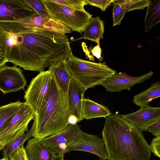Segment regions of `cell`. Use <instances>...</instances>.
<instances>
[{"instance_id":"9c48e42d","label":"cell","mask_w":160,"mask_h":160,"mask_svg":"<svg viewBox=\"0 0 160 160\" xmlns=\"http://www.w3.org/2000/svg\"><path fill=\"white\" fill-rule=\"evenodd\" d=\"M37 15L24 0H0V22H20Z\"/></svg>"},{"instance_id":"7402d4cb","label":"cell","mask_w":160,"mask_h":160,"mask_svg":"<svg viewBox=\"0 0 160 160\" xmlns=\"http://www.w3.org/2000/svg\"><path fill=\"white\" fill-rule=\"evenodd\" d=\"M24 103L18 101L0 107V132L6 127Z\"/></svg>"},{"instance_id":"7a4b0ae2","label":"cell","mask_w":160,"mask_h":160,"mask_svg":"<svg viewBox=\"0 0 160 160\" xmlns=\"http://www.w3.org/2000/svg\"><path fill=\"white\" fill-rule=\"evenodd\" d=\"M102 139L108 160H149L151 151L142 132L120 114L105 118Z\"/></svg>"},{"instance_id":"d6a6232c","label":"cell","mask_w":160,"mask_h":160,"mask_svg":"<svg viewBox=\"0 0 160 160\" xmlns=\"http://www.w3.org/2000/svg\"><path fill=\"white\" fill-rule=\"evenodd\" d=\"M89 50L92 55L97 58L100 62L103 60V57L101 56L102 50L99 45H97L93 47L91 46L89 48Z\"/></svg>"},{"instance_id":"e575fe53","label":"cell","mask_w":160,"mask_h":160,"mask_svg":"<svg viewBox=\"0 0 160 160\" xmlns=\"http://www.w3.org/2000/svg\"><path fill=\"white\" fill-rule=\"evenodd\" d=\"M0 160H10L9 158H4L1 159Z\"/></svg>"},{"instance_id":"9a60e30c","label":"cell","mask_w":160,"mask_h":160,"mask_svg":"<svg viewBox=\"0 0 160 160\" xmlns=\"http://www.w3.org/2000/svg\"><path fill=\"white\" fill-rule=\"evenodd\" d=\"M20 22L27 27L30 28L56 31L65 33L71 32L69 28L48 17L37 15Z\"/></svg>"},{"instance_id":"277c9868","label":"cell","mask_w":160,"mask_h":160,"mask_svg":"<svg viewBox=\"0 0 160 160\" xmlns=\"http://www.w3.org/2000/svg\"><path fill=\"white\" fill-rule=\"evenodd\" d=\"M66 64L73 79L86 90L101 85L116 72L106 62L98 63L83 60L72 52L66 60Z\"/></svg>"},{"instance_id":"8992f818","label":"cell","mask_w":160,"mask_h":160,"mask_svg":"<svg viewBox=\"0 0 160 160\" xmlns=\"http://www.w3.org/2000/svg\"><path fill=\"white\" fill-rule=\"evenodd\" d=\"M34 118V113L24 102L0 132V151L6 144L24 134L29 122Z\"/></svg>"},{"instance_id":"1f68e13d","label":"cell","mask_w":160,"mask_h":160,"mask_svg":"<svg viewBox=\"0 0 160 160\" xmlns=\"http://www.w3.org/2000/svg\"><path fill=\"white\" fill-rule=\"evenodd\" d=\"M151 152L158 158L160 157V136L155 137L149 145Z\"/></svg>"},{"instance_id":"8fae6325","label":"cell","mask_w":160,"mask_h":160,"mask_svg":"<svg viewBox=\"0 0 160 160\" xmlns=\"http://www.w3.org/2000/svg\"><path fill=\"white\" fill-rule=\"evenodd\" d=\"M27 83L22 70L17 66L0 67V90L4 94L23 89Z\"/></svg>"},{"instance_id":"30bf717a","label":"cell","mask_w":160,"mask_h":160,"mask_svg":"<svg viewBox=\"0 0 160 160\" xmlns=\"http://www.w3.org/2000/svg\"><path fill=\"white\" fill-rule=\"evenodd\" d=\"M74 151L94 154L98 156L99 160L108 159V153L102 139L83 132L80 137L68 147L67 153Z\"/></svg>"},{"instance_id":"5b68a950","label":"cell","mask_w":160,"mask_h":160,"mask_svg":"<svg viewBox=\"0 0 160 160\" xmlns=\"http://www.w3.org/2000/svg\"><path fill=\"white\" fill-rule=\"evenodd\" d=\"M42 2L49 18L73 31L82 33L92 18V15L85 10L74 9L52 0H42Z\"/></svg>"},{"instance_id":"2e32d148","label":"cell","mask_w":160,"mask_h":160,"mask_svg":"<svg viewBox=\"0 0 160 160\" xmlns=\"http://www.w3.org/2000/svg\"><path fill=\"white\" fill-rule=\"evenodd\" d=\"M24 148L29 160H53L56 155L36 138L28 140Z\"/></svg>"},{"instance_id":"603a6c76","label":"cell","mask_w":160,"mask_h":160,"mask_svg":"<svg viewBox=\"0 0 160 160\" xmlns=\"http://www.w3.org/2000/svg\"><path fill=\"white\" fill-rule=\"evenodd\" d=\"M35 128V123L34 121L31 128L28 132L6 144L2 149L3 157L9 158L10 155L18 147L23 145L26 140L33 137Z\"/></svg>"},{"instance_id":"4dcf8cb0","label":"cell","mask_w":160,"mask_h":160,"mask_svg":"<svg viewBox=\"0 0 160 160\" xmlns=\"http://www.w3.org/2000/svg\"><path fill=\"white\" fill-rule=\"evenodd\" d=\"M144 131L151 132L155 137L160 136V118L147 125Z\"/></svg>"},{"instance_id":"83f0119b","label":"cell","mask_w":160,"mask_h":160,"mask_svg":"<svg viewBox=\"0 0 160 160\" xmlns=\"http://www.w3.org/2000/svg\"><path fill=\"white\" fill-rule=\"evenodd\" d=\"M6 42L5 35L0 31V67L5 65L7 62Z\"/></svg>"},{"instance_id":"cb8c5ba5","label":"cell","mask_w":160,"mask_h":160,"mask_svg":"<svg viewBox=\"0 0 160 160\" xmlns=\"http://www.w3.org/2000/svg\"><path fill=\"white\" fill-rule=\"evenodd\" d=\"M112 9L113 26L119 25L124 15L127 12L126 4L123 0H115Z\"/></svg>"},{"instance_id":"d6986e66","label":"cell","mask_w":160,"mask_h":160,"mask_svg":"<svg viewBox=\"0 0 160 160\" xmlns=\"http://www.w3.org/2000/svg\"><path fill=\"white\" fill-rule=\"evenodd\" d=\"M104 31L103 22L99 16L92 18L85 28L83 35L78 39H83L94 41L100 45Z\"/></svg>"},{"instance_id":"e0dca14e","label":"cell","mask_w":160,"mask_h":160,"mask_svg":"<svg viewBox=\"0 0 160 160\" xmlns=\"http://www.w3.org/2000/svg\"><path fill=\"white\" fill-rule=\"evenodd\" d=\"M48 70L54 76L60 87L67 94L70 82L73 78L67 68L66 60L53 63L49 67Z\"/></svg>"},{"instance_id":"3957f363","label":"cell","mask_w":160,"mask_h":160,"mask_svg":"<svg viewBox=\"0 0 160 160\" xmlns=\"http://www.w3.org/2000/svg\"><path fill=\"white\" fill-rule=\"evenodd\" d=\"M72 115L68 94L60 87L52 74L47 99L39 111L35 114L33 138L41 139L63 130L69 124Z\"/></svg>"},{"instance_id":"44dd1931","label":"cell","mask_w":160,"mask_h":160,"mask_svg":"<svg viewBox=\"0 0 160 160\" xmlns=\"http://www.w3.org/2000/svg\"><path fill=\"white\" fill-rule=\"evenodd\" d=\"M146 15L144 19L145 32L150 30L160 21V0H150L147 7Z\"/></svg>"},{"instance_id":"5bb4252c","label":"cell","mask_w":160,"mask_h":160,"mask_svg":"<svg viewBox=\"0 0 160 160\" xmlns=\"http://www.w3.org/2000/svg\"><path fill=\"white\" fill-rule=\"evenodd\" d=\"M86 89L73 79L70 82L67 93L69 103L72 115L77 122L83 120L82 111L84 94Z\"/></svg>"},{"instance_id":"ac0fdd59","label":"cell","mask_w":160,"mask_h":160,"mask_svg":"<svg viewBox=\"0 0 160 160\" xmlns=\"http://www.w3.org/2000/svg\"><path fill=\"white\" fill-rule=\"evenodd\" d=\"M111 114V112L106 107L88 98H83L82 111L83 119L100 117L106 118Z\"/></svg>"},{"instance_id":"4fadbf2b","label":"cell","mask_w":160,"mask_h":160,"mask_svg":"<svg viewBox=\"0 0 160 160\" xmlns=\"http://www.w3.org/2000/svg\"><path fill=\"white\" fill-rule=\"evenodd\" d=\"M121 115L142 132L147 125L160 118V107H152L148 105L140 107L133 113Z\"/></svg>"},{"instance_id":"ba28073f","label":"cell","mask_w":160,"mask_h":160,"mask_svg":"<svg viewBox=\"0 0 160 160\" xmlns=\"http://www.w3.org/2000/svg\"><path fill=\"white\" fill-rule=\"evenodd\" d=\"M82 132L77 123H69L63 130L39 139L44 145L55 154L64 155L67 153L68 147L80 137Z\"/></svg>"},{"instance_id":"f546056e","label":"cell","mask_w":160,"mask_h":160,"mask_svg":"<svg viewBox=\"0 0 160 160\" xmlns=\"http://www.w3.org/2000/svg\"><path fill=\"white\" fill-rule=\"evenodd\" d=\"M9 158L10 160H29L23 145L14 151Z\"/></svg>"},{"instance_id":"52a82bcc","label":"cell","mask_w":160,"mask_h":160,"mask_svg":"<svg viewBox=\"0 0 160 160\" xmlns=\"http://www.w3.org/2000/svg\"><path fill=\"white\" fill-rule=\"evenodd\" d=\"M52 74L48 70L40 72L33 78L25 92L24 99L34 112L37 113L46 102L48 94Z\"/></svg>"},{"instance_id":"ffe728a7","label":"cell","mask_w":160,"mask_h":160,"mask_svg":"<svg viewBox=\"0 0 160 160\" xmlns=\"http://www.w3.org/2000/svg\"><path fill=\"white\" fill-rule=\"evenodd\" d=\"M160 96L159 81L153 83L149 88L138 94L135 95L133 102L140 107L149 105V103L152 100Z\"/></svg>"},{"instance_id":"7c38bea8","label":"cell","mask_w":160,"mask_h":160,"mask_svg":"<svg viewBox=\"0 0 160 160\" xmlns=\"http://www.w3.org/2000/svg\"><path fill=\"white\" fill-rule=\"evenodd\" d=\"M153 74V72L150 71L142 76L133 77L125 73L116 72L105 80L101 85L106 91L112 92H120L125 89L129 90L134 85L150 79Z\"/></svg>"},{"instance_id":"6da1fadb","label":"cell","mask_w":160,"mask_h":160,"mask_svg":"<svg viewBox=\"0 0 160 160\" xmlns=\"http://www.w3.org/2000/svg\"><path fill=\"white\" fill-rule=\"evenodd\" d=\"M12 50L18 66L39 72L72 52L65 33L27 26L16 36Z\"/></svg>"},{"instance_id":"836d02e7","label":"cell","mask_w":160,"mask_h":160,"mask_svg":"<svg viewBox=\"0 0 160 160\" xmlns=\"http://www.w3.org/2000/svg\"><path fill=\"white\" fill-rule=\"evenodd\" d=\"M64 155H56L53 160H64Z\"/></svg>"},{"instance_id":"f1b7e54d","label":"cell","mask_w":160,"mask_h":160,"mask_svg":"<svg viewBox=\"0 0 160 160\" xmlns=\"http://www.w3.org/2000/svg\"><path fill=\"white\" fill-rule=\"evenodd\" d=\"M87 4L97 7L102 11H105L106 8L112 3L115 2L114 0H85Z\"/></svg>"},{"instance_id":"d4e9b609","label":"cell","mask_w":160,"mask_h":160,"mask_svg":"<svg viewBox=\"0 0 160 160\" xmlns=\"http://www.w3.org/2000/svg\"><path fill=\"white\" fill-rule=\"evenodd\" d=\"M55 3L79 10H85L84 7L88 5L85 0H52Z\"/></svg>"},{"instance_id":"4316f807","label":"cell","mask_w":160,"mask_h":160,"mask_svg":"<svg viewBox=\"0 0 160 160\" xmlns=\"http://www.w3.org/2000/svg\"><path fill=\"white\" fill-rule=\"evenodd\" d=\"M126 4L127 12L136 9H143L149 4L150 0H123Z\"/></svg>"},{"instance_id":"484cf974","label":"cell","mask_w":160,"mask_h":160,"mask_svg":"<svg viewBox=\"0 0 160 160\" xmlns=\"http://www.w3.org/2000/svg\"><path fill=\"white\" fill-rule=\"evenodd\" d=\"M37 14L38 16L49 17L45 11L42 0H24Z\"/></svg>"}]
</instances>
